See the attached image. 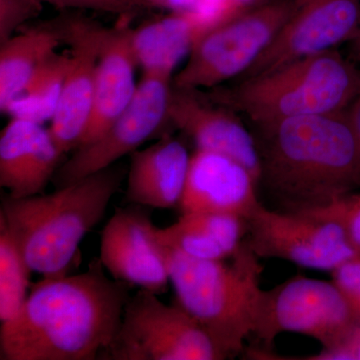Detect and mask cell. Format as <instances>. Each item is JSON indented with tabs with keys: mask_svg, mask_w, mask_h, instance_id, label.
I'll list each match as a JSON object with an SVG mask.
<instances>
[{
	"mask_svg": "<svg viewBox=\"0 0 360 360\" xmlns=\"http://www.w3.org/2000/svg\"><path fill=\"white\" fill-rule=\"evenodd\" d=\"M132 285L110 278L99 257L77 276L44 277L0 326L1 360H97L122 324Z\"/></svg>",
	"mask_w": 360,
	"mask_h": 360,
	"instance_id": "1",
	"label": "cell"
},
{
	"mask_svg": "<svg viewBox=\"0 0 360 360\" xmlns=\"http://www.w3.org/2000/svg\"><path fill=\"white\" fill-rule=\"evenodd\" d=\"M255 127L259 187L278 210L311 212L360 188V136L348 108Z\"/></svg>",
	"mask_w": 360,
	"mask_h": 360,
	"instance_id": "2",
	"label": "cell"
},
{
	"mask_svg": "<svg viewBox=\"0 0 360 360\" xmlns=\"http://www.w3.org/2000/svg\"><path fill=\"white\" fill-rule=\"evenodd\" d=\"M129 167L116 162L54 193L1 198L6 221L32 272L68 276L82 239L104 217Z\"/></svg>",
	"mask_w": 360,
	"mask_h": 360,
	"instance_id": "3",
	"label": "cell"
},
{
	"mask_svg": "<svg viewBox=\"0 0 360 360\" xmlns=\"http://www.w3.org/2000/svg\"><path fill=\"white\" fill-rule=\"evenodd\" d=\"M162 246L176 304L200 324L225 359L243 352L253 335L262 293L260 257L248 240L231 262L198 259Z\"/></svg>",
	"mask_w": 360,
	"mask_h": 360,
	"instance_id": "4",
	"label": "cell"
},
{
	"mask_svg": "<svg viewBox=\"0 0 360 360\" xmlns=\"http://www.w3.org/2000/svg\"><path fill=\"white\" fill-rule=\"evenodd\" d=\"M203 92L245 115L255 127L347 110L360 90V70L336 49L307 56L231 87Z\"/></svg>",
	"mask_w": 360,
	"mask_h": 360,
	"instance_id": "5",
	"label": "cell"
},
{
	"mask_svg": "<svg viewBox=\"0 0 360 360\" xmlns=\"http://www.w3.org/2000/svg\"><path fill=\"white\" fill-rule=\"evenodd\" d=\"M226 359L202 328L179 304L143 290L130 296L122 324L97 360Z\"/></svg>",
	"mask_w": 360,
	"mask_h": 360,
	"instance_id": "6",
	"label": "cell"
},
{
	"mask_svg": "<svg viewBox=\"0 0 360 360\" xmlns=\"http://www.w3.org/2000/svg\"><path fill=\"white\" fill-rule=\"evenodd\" d=\"M360 326V319L333 281L297 276L262 290L253 335L266 352L283 333H300L330 349Z\"/></svg>",
	"mask_w": 360,
	"mask_h": 360,
	"instance_id": "7",
	"label": "cell"
},
{
	"mask_svg": "<svg viewBox=\"0 0 360 360\" xmlns=\"http://www.w3.org/2000/svg\"><path fill=\"white\" fill-rule=\"evenodd\" d=\"M292 2H269L206 32L172 78V86L208 90L245 75L276 37Z\"/></svg>",
	"mask_w": 360,
	"mask_h": 360,
	"instance_id": "8",
	"label": "cell"
},
{
	"mask_svg": "<svg viewBox=\"0 0 360 360\" xmlns=\"http://www.w3.org/2000/svg\"><path fill=\"white\" fill-rule=\"evenodd\" d=\"M246 240L258 257L279 258L310 269L333 271L360 255L338 222L264 205L248 219Z\"/></svg>",
	"mask_w": 360,
	"mask_h": 360,
	"instance_id": "9",
	"label": "cell"
},
{
	"mask_svg": "<svg viewBox=\"0 0 360 360\" xmlns=\"http://www.w3.org/2000/svg\"><path fill=\"white\" fill-rule=\"evenodd\" d=\"M172 78L143 72L129 106L96 141L75 149L59 167L52 182L56 188L110 167L131 155L168 122Z\"/></svg>",
	"mask_w": 360,
	"mask_h": 360,
	"instance_id": "10",
	"label": "cell"
},
{
	"mask_svg": "<svg viewBox=\"0 0 360 360\" xmlns=\"http://www.w3.org/2000/svg\"><path fill=\"white\" fill-rule=\"evenodd\" d=\"M359 16L360 0H293L274 39L238 79L264 75L350 41Z\"/></svg>",
	"mask_w": 360,
	"mask_h": 360,
	"instance_id": "11",
	"label": "cell"
},
{
	"mask_svg": "<svg viewBox=\"0 0 360 360\" xmlns=\"http://www.w3.org/2000/svg\"><path fill=\"white\" fill-rule=\"evenodd\" d=\"M65 44L70 46L71 68L66 75L49 131L61 153L79 148L94 108L99 51L105 27L78 15L51 20Z\"/></svg>",
	"mask_w": 360,
	"mask_h": 360,
	"instance_id": "12",
	"label": "cell"
},
{
	"mask_svg": "<svg viewBox=\"0 0 360 360\" xmlns=\"http://www.w3.org/2000/svg\"><path fill=\"white\" fill-rule=\"evenodd\" d=\"M148 208L132 203L116 208L101 231L99 259L116 281L160 295L167 290L169 271Z\"/></svg>",
	"mask_w": 360,
	"mask_h": 360,
	"instance_id": "13",
	"label": "cell"
},
{
	"mask_svg": "<svg viewBox=\"0 0 360 360\" xmlns=\"http://www.w3.org/2000/svg\"><path fill=\"white\" fill-rule=\"evenodd\" d=\"M236 113L213 103L201 90L172 87L168 122L191 137L196 149L220 153L245 165L259 184L257 141Z\"/></svg>",
	"mask_w": 360,
	"mask_h": 360,
	"instance_id": "14",
	"label": "cell"
},
{
	"mask_svg": "<svg viewBox=\"0 0 360 360\" xmlns=\"http://www.w3.org/2000/svg\"><path fill=\"white\" fill-rule=\"evenodd\" d=\"M258 188L257 177L238 161L196 149L179 207L181 213L219 212L248 220L262 205Z\"/></svg>",
	"mask_w": 360,
	"mask_h": 360,
	"instance_id": "15",
	"label": "cell"
},
{
	"mask_svg": "<svg viewBox=\"0 0 360 360\" xmlns=\"http://www.w3.org/2000/svg\"><path fill=\"white\" fill-rule=\"evenodd\" d=\"M63 156L49 129L11 118L0 135V186L13 198L39 195L52 181Z\"/></svg>",
	"mask_w": 360,
	"mask_h": 360,
	"instance_id": "16",
	"label": "cell"
},
{
	"mask_svg": "<svg viewBox=\"0 0 360 360\" xmlns=\"http://www.w3.org/2000/svg\"><path fill=\"white\" fill-rule=\"evenodd\" d=\"M131 28H105L99 51L91 117L79 148L86 146L110 127L129 106L136 91L139 65L132 45Z\"/></svg>",
	"mask_w": 360,
	"mask_h": 360,
	"instance_id": "17",
	"label": "cell"
},
{
	"mask_svg": "<svg viewBox=\"0 0 360 360\" xmlns=\"http://www.w3.org/2000/svg\"><path fill=\"white\" fill-rule=\"evenodd\" d=\"M191 155L179 139L165 135L153 146L130 155L127 201L149 208L179 206Z\"/></svg>",
	"mask_w": 360,
	"mask_h": 360,
	"instance_id": "18",
	"label": "cell"
},
{
	"mask_svg": "<svg viewBox=\"0 0 360 360\" xmlns=\"http://www.w3.org/2000/svg\"><path fill=\"white\" fill-rule=\"evenodd\" d=\"M248 233V219L210 212L181 213L175 224L155 227V238L161 245L205 260L229 259L245 243Z\"/></svg>",
	"mask_w": 360,
	"mask_h": 360,
	"instance_id": "19",
	"label": "cell"
},
{
	"mask_svg": "<svg viewBox=\"0 0 360 360\" xmlns=\"http://www.w3.org/2000/svg\"><path fill=\"white\" fill-rule=\"evenodd\" d=\"M210 26L194 9L174 11L132 30L135 56L143 72L172 77Z\"/></svg>",
	"mask_w": 360,
	"mask_h": 360,
	"instance_id": "20",
	"label": "cell"
},
{
	"mask_svg": "<svg viewBox=\"0 0 360 360\" xmlns=\"http://www.w3.org/2000/svg\"><path fill=\"white\" fill-rule=\"evenodd\" d=\"M60 33L49 21L37 27L25 28L0 44V110L20 96L33 73L61 44Z\"/></svg>",
	"mask_w": 360,
	"mask_h": 360,
	"instance_id": "21",
	"label": "cell"
},
{
	"mask_svg": "<svg viewBox=\"0 0 360 360\" xmlns=\"http://www.w3.org/2000/svg\"><path fill=\"white\" fill-rule=\"evenodd\" d=\"M71 63L70 52L68 54L53 52L37 68L25 89L9 104L6 113L11 118L40 124L51 120L58 108Z\"/></svg>",
	"mask_w": 360,
	"mask_h": 360,
	"instance_id": "22",
	"label": "cell"
},
{
	"mask_svg": "<svg viewBox=\"0 0 360 360\" xmlns=\"http://www.w3.org/2000/svg\"><path fill=\"white\" fill-rule=\"evenodd\" d=\"M20 246L11 236L4 219H0V321L18 315L27 300L30 274Z\"/></svg>",
	"mask_w": 360,
	"mask_h": 360,
	"instance_id": "23",
	"label": "cell"
},
{
	"mask_svg": "<svg viewBox=\"0 0 360 360\" xmlns=\"http://www.w3.org/2000/svg\"><path fill=\"white\" fill-rule=\"evenodd\" d=\"M307 212L338 222L360 250V193L345 194L328 205Z\"/></svg>",
	"mask_w": 360,
	"mask_h": 360,
	"instance_id": "24",
	"label": "cell"
},
{
	"mask_svg": "<svg viewBox=\"0 0 360 360\" xmlns=\"http://www.w3.org/2000/svg\"><path fill=\"white\" fill-rule=\"evenodd\" d=\"M44 9L41 0H0V44L13 37L21 26Z\"/></svg>",
	"mask_w": 360,
	"mask_h": 360,
	"instance_id": "25",
	"label": "cell"
},
{
	"mask_svg": "<svg viewBox=\"0 0 360 360\" xmlns=\"http://www.w3.org/2000/svg\"><path fill=\"white\" fill-rule=\"evenodd\" d=\"M58 8L91 9L103 13L132 16L153 8L146 0H41Z\"/></svg>",
	"mask_w": 360,
	"mask_h": 360,
	"instance_id": "26",
	"label": "cell"
},
{
	"mask_svg": "<svg viewBox=\"0 0 360 360\" xmlns=\"http://www.w3.org/2000/svg\"><path fill=\"white\" fill-rule=\"evenodd\" d=\"M333 281L345 296L360 319V255H357L330 271Z\"/></svg>",
	"mask_w": 360,
	"mask_h": 360,
	"instance_id": "27",
	"label": "cell"
},
{
	"mask_svg": "<svg viewBox=\"0 0 360 360\" xmlns=\"http://www.w3.org/2000/svg\"><path fill=\"white\" fill-rule=\"evenodd\" d=\"M310 360H360V326L355 328L342 342L330 349L307 357Z\"/></svg>",
	"mask_w": 360,
	"mask_h": 360,
	"instance_id": "28",
	"label": "cell"
},
{
	"mask_svg": "<svg viewBox=\"0 0 360 360\" xmlns=\"http://www.w3.org/2000/svg\"><path fill=\"white\" fill-rule=\"evenodd\" d=\"M151 7H163L174 11H189L193 9L198 0H146Z\"/></svg>",
	"mask_w": 360,
	"mask_h": 360,
	"instance_id": "29",
	"label": "cell"
},
{
	"mask_svg": "<svg viewBox=\"0 0 360 360\" xmlns=\"http://www.w3.org/2000/svg\"><path fill=\"white\" fill-rule=\"evenodd\" d=\"M348 111H349L350 117H352L355 129L360 136V90L354 103L348 108Z\"/></svg>",
	"mask_w": 360,
	"mask_h": 360,
	"instance_id": "30",
	"label": "cell"
},
{
	"mask_svg": "<svg viewBox=\"0 0 360 360\" xmlns=\"http://www.w3.org/2000/svg\"><path fill=\"white\" fill-rule=\"evenodd\" d=\"M234 1L238 4L243 13H248V11L271 2L272 0H234Z\"/></svg>",
	"mask_w": 360,
	"mask_h": 360,
	"instance_id": "31",
	"label": "cell"
},
{
	"mask_svg": "<svg viewBox=\"0 0 360 360\" xmlns=\"http://www.w3.org/2000/svg\"><path fill=\"white\" fill-rule=\"evenodd\" d=\"M349 42L352 44V52H354L355 58L360 63V16L356 32H355L354 39L350 40Z\"/></svg>",
	"mask_w": 360,
	"mask_h": 360,
	"instance_id": "32",
	"label": "cell"
},
{
	"mask_svg": "<svg viewBox=\"0 0 360 360\" xmlns=\"http://www.w3.org/2000/svg\"><path fill=\"white\" fill-rule=\"evenodd\" d=\"M272 1H276V0H272Z\"/></svg>",
	"mask_w": 360,
	"mask_h": 360,
	"instance_id": "33",
	"label": "cell"
}]
</instances>
